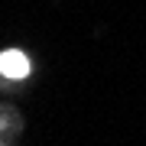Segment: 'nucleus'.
<instances>
[{"instance_id":"obj_1","label":"nucleus","mask_w":146,"mask_h":146,"mask_svg":"<svg viewBox=\"0 0 146 146\" xmlns=\"http://www.w3.org/2000/svg\"><path fill=\"white\" fill-rule=\"evenodd\" d=\"M0 75L3 78H26L29 75V58L23 52H16V49H7L0 55Z\"/></svg>"}]
</instances>
